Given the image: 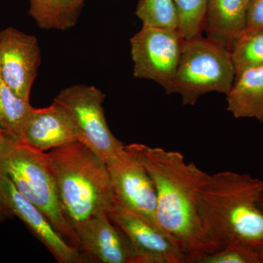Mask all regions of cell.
<instances>
[{
  "label": "cell",
  "mask_w": 263,
  "mask_h": 263,
  "mask_svg": "<svg viewBox=\"0 0 263 263\" xmlns=\"http://www.w3.org/2000/svg\"><path fill=\"white\" fill-rule=\"evenodd\" d=\"M136 14L143 26L179 29V16L174 0H140Z\"/></svg>",
  "instance_id": "18"
},
{
  "label": "cell",
  "mask_w": 263,
  "mask_h": 263,
  "mask_svg": "<svg viewBox=\"0 0 263 263\" xmlns=\"http://www.w3.org/2000/svg\"><path fill=\"white\" fill-rule=\"evenodd\" d=\"M262 28L263 0H249L247 25L245 32H252Z\"/></svg>",
  "instance_id": "22"
},
{
  "label": "cell",
  "mask_w": 263,
  "mask_h": 263,
  "mask_svg": "<svg viewBox=\"0 0 263 263\" xmlns=\"http://www.w3.org/2000/svg\"><path fill=\"white\" fill-rule=\"evenodd\" d=\"M106 164L114 197L137 215L164 231L157 218L155 186L141 162L124 145L123 150L109 159Z\"/></svg>",
  "instance_id": "8"
},
{
  "label": "cell",
  "mask_w": 263,
  "mask_h": 263,
  "mask_svg": "<svg viewBox=\"0 0 263 263\" xmlns=\"http://www.w3.org/2000/svg\"><path fill=\"white\" fill-rule=\"evenodd\" d=\"M236 72L263 65V28L245 32L236 41L231 51Z\"/></svg>",
  "instance_id": "19"
},
{
  "label": "cell",
  "mask_w": 263,
  "mask_h": 263,
  "mask_svg": "<svg viewBox=\"0 0 263 263\" xmlns=\"http://www.w3.org/2000/svg\"><path fill=\"white\" fill-rule=\"evenodd\" d=\"M183 41L178 29L143 26L130 39L133 76L154 81L166 91L177 71Z\"/></svg>",
  "instance_id": "7"
},
{
  "label": "cell",
  "mask_w": 263,
  "mask_h": 263,
  "mask_svg": "<svg viewBox=\"0 0 263 263\" xmlns=\"http://www.w3.org/2000/svg\"><path fill=\"white\" fill-rule=\"evenodd\" d=\"M249 0H208L203 31L207 39L231 52L247 25Z\"/></svg>",
  "instance_id": "14"
},
{
  "label": "cell",
  "mask_w": 263,
  "mask_h": 263,
  "mask_svg": "<svg viewBox=\"0 0 263 263\" xmlns=\"http://www.w3.org/2000/svg\"><path fill=\"white\" fill-rule=\"evenodd\" d=\"M0 172L9 178L19 193L44 214L70 245L79 249L75 231L62 211L46 152L7 137L0 152Z\"/></svg>",
  "instance_id": "4"
},
{
  "label": "cell",
  "mask_w": 263,
  "mask_h": 263,
  "mask_svg": "<svg viewBox=\"0 0 263 263\" xmlns=\"http://www.w3.org/2000/svg\"><path fill=\"white\" fill-rule=\"evenodd\" d=\"M236 70L231 52L201 36L184 41L177 71L166 94H178L194 105L209 92L228 94Z\"/></svg>",
  "instance_id": "5"
},
{
  "label": "cell",
  "mask_w": 263,
  "mask_h": 263,
  "mask_svg": "<svg viewBox=\"0 0 263 263\" xmlns=\"http://www.w3.org/2000/svg\"><path fill=\"white\" fill-rule=\"evenodd\" d=\"M41 63L35 36L13 27L0 31V76L18 98L29 102Z\"/></svg>",
  "instance_id": "10"
},
{
  "label": "cell",
  "mask_w": 263,
  "mask_h": 263,
  "mask_svg": "<svg viewBox=\"0 0 263 263\" xmlns=\"http://www.w3.org/2000/svg\"><path fill=\"white\" fill-rule=\"evenodd\" d=\"M125 148L146 170L155 186L157 218L162 230L176 241L187 263L211 253L198 212L199 193L209 174L182 154L132 143Z\"/></svg>",
  "instance_id": "1"
},
{
  "label": "cell",
  "mask_w": 263,
  "mask_h": 263,
  "mask_svg": "<svg viewBox=\"0 0 263 263\" xmlns=\"http://www.w3.org/2000/svg\"><path fill=\"white\" fill-rule=\"evenodd\" d=\"M197 263H259V260L254 247L232 242L203 256Z\"/></svg>",
  "instance_id": "21"
},
{
  "label": "cell",
  "mask_w": 263,
  "mask_h": 263,
  "mask_svg": "<svg viewBox=\"0 0 263 263\" xmlns=\"http://www.w3.org/2000/svg\"><path fill=\"white\" fill-rule=\"evenodd\" d=\"M29 1V15L39 28L65 31L75 27L86 0Z\"/></svg>",
  "instance_id": "16"
},
{
  "label": "cell",
  "mask_w": 263,
  "mask_h": 263,
  "mask_svg": "<svg viewBox=\"0 0 263 263\" xmlns=\"http://www.w3.org/2000/svg\"><path fill=\"white\" fill-rule=\"evenodd\" d=\"M46 155L62 211L72 229L108 211L113 192L105 161L81 141Z\"/></svg>",
  "instance_id": "3"
},
{
  "label": "cell",
  "mask_w": 263,
  "mask_h": 263,
  "mask_svg": "<svg viewBox=\"0 0 263 263\" xmlns=\"http://www.w3.org/2000/svg\"><path fill=\"white\" fill-rule=\"evenodd\" d=\"M105 99V95L95 86L78 84L62 90L53 102L70 118L79 141L106 162L124 145L108 127L103 108Z\"/></svg>",
  "instance_id": "6"
},
{
  "label": "cell",
  "mask_w": 263,
  "mask_h": 263,
  "mask_svg": "<svg viewBox=\"0 0 263 263\" xmlns=\"http://www.w3.org/2000/svg\"><path fill=\"white\" fill-rule=\"evenodd\" d=\"M259 260V263H263V240L254 247Z\"/></svg>",
  "instance_id": "24"
},
{
  "label": "cell",
  "mask_w": 263,
  "mask_h": 263,
  "mask_svg": "<svg viewBox=\"0 0 263 263\" xmlns=\"http://www.w3.org/2000/svg\"><path fill=\"white\" fill-rule=\"evenodd\" d=\"M13 217L14 216L10 212L7 202L3 181H2V174L0 172V222H4L5 221L13 219Z\"/></svg>",
  "instance_id": "23"
},
{
  "label": "cell",
  "mask_w": 263,
  "mask_h": 263,
  "mask_svg": "<svg viewBox=\"0 0 263 263\" xmlns=\"http://www.w3.org/2000/svg\"><path fill=\"white\" fill-rule=\"evenodd\" d=\"M6 135L5 134L4 132L2 130L1 128H0V152H1L2 148H3V146H4L5 142H6Z\"/></svg>",
  "instance_id": "25"
},
{
  "label": "cell",
  "mask_w": 263,
  "mask_h": 263,
  "mask_svg": "<svg viewBox=\"0 0 263 263\" xmlns=\"http://www.w3.org/2000/svg\"><path fill=\"white\" fill-rule=\"evenodd\" d=\"M19 141L45 152L80 141L70 118L53 102L47 108L33 109L22 129Z\"/></svg>",
  "instance_id": "13"
},
{
  "label": "cell",
  "mask_w": 263,
  "mask_h": 263,
  "mask_svg": "<svg viewBox=\"0 0 263 263\" xmlns=\"http://www.w3.org/2000/svg\"><path fill=\"white\" fill-rule=\"evenodd\" d=\"M179 16V30L184 41L200 36L203 31L208 0H174Z\"/></svg>",
  "instance_id": "20"
},
{
  "label": "cell",
  "mask_w": 263,
  "mask_h": 263,
  "mask_svg": "<svg viewBox=\"0 0 263 263\" xmlns=\"http://www.w3.org/2000/svg\"><path fill=\"white\" fill-rule=\"evenodd\" d=\"M2 181L8 207L13 216L18 217L27 226L57 262H86L80 251L70 245L53 228L44 214L19 193L8 176L2 174Z\"/></svg>",
  "instance_id": "12"
},
{
  "label": "cell",
  "mask_w": 263,
  "mask_h": 263,
  "mask_svg": "<svg viewBox=\"0 0 263 263\" xmlns=\"http://www.w3.org/2000/svg\"><path fill=\"white\" fill-rule=\"evenodd\" d=\"M227 95V110L235 119H254L263 122V65L236 72Z\"/></svg>",
  "instance_id": "15"
},
{
  "label": "cell",
  "mask_w": 263,
  "mask_h": 263,
  "mask_svg": "<svg viewBox=\"0 0 263 263\" xmlns=\"http://www.w3.org/2000/svg\"><path fill=\"white\" fill-rule=\"evenodd\" d=\"M107 212L130 242L133 263L186 262L172 238L124 206L114 195Z\"/></svg>",
  "instance_id": "9"
},
{
  "label": "cell",
  "mask_w": 263,
  "mask_h": 263,
  "mask_svg": "<svg viewBox=\"0 0 263 263\" xmlns=\"http://www.w3.org/2000/svg\"><path fill=\"white\" fill-rule=\"evenodd\" d=\"M33 107L12 91L0 76V128L8 138L18 140Z\"/></svg>",
  "instance_id": "17"
},
{
  "label": "cell",
  "mask_w": 263,
  "mask_h": 263,
  "mask_svg": "<svg viewBox=\"0 0 263 263\" xmlns=\"http://www.w3.org/2000/svg\"><path fill=\"white\" fill-rule=\"evenodd\" d=\"M259 209H260L261 212L263 213V192L262 195H261L260 200H259L258 203Z\"/></svg>",
  "instance_id": "26"
},
{
  "label": "cell",
  "mask_w": 263,
  "mask_h": 263,
  "mask_svg": "<svg viewBox=\"0 0 263 263\" xmlns=\"http://www.w3.org/2000/svg\"><path fill=\"white\" fill-rule=\"evenodd\" d=\"M79 249L86 262L133 263L127 237L111 221L106 211L89 218L74 229Z\"/></svg>",
  "instance_id": "11"
},
{
  "label": "cell",
  "mask_w": 263,
  "mask_h": 263,
  "mask_svg": "<svg viewBox=\"0 0 263 263\" xmlns=\"http://www.w3.org/2000/svg\"><path fill=\"white\" fill-rule=\"evenodd\" d=\"M262 192L263 181L248 174L209 175L199 193L198 212L211 253L232 242L254 247L262 241Z\"/></svg>",
  "instance_id": "2"
}]
</instances>
